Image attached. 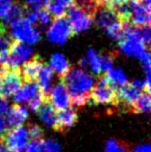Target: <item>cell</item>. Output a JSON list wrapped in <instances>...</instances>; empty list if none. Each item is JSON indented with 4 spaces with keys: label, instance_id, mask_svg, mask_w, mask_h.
Instances as JSON below:
<instances>
[{
    "label": "cell",
    "instance_id": "obj_1",
    "mask_svg": "<svg viewBox=\"0 0 151 152\" xmlns=\"http://www.w3.org/2000/svg\"><path fill=\"white\" fill-rule=\"evenodd\" d=\"M61 82L69 93L71 107L81 108L89 104V94L95 82L93 77L86 70L69 68V72L61 76Z\"/></svg>",
    "mask_w": 151,
    "mask_h": 152
},
{
    "label": "cell",
    "instance_id": "obj_2",
    "mask_svg": "<svg viewBox=\"0 0 151 152\" xmlns=\"http://www.w3.org/2000/svg\"><path fill=\"white\" fill-rule=\"evenodd\" d=\"M119 47L121 52L124 53L126 56L137 58H140L147 51L145 42L140 35L139 28L131 24L127 25L124 36L119 42Z\"/></svg>",
    "mask_w": 151,
    "mask_h": 152
},
{
    "label": "cell",
    "instance_id": "obj_3",
    "mask_svg": "<svg viewBox=\"0 0 151 152\" xmlns=\"http://www.w3.org/2000/svg\"><path fill=\"white\" fill-rule=\"evenodd\" d=\"M10 35L12 39L26 45L35 44L39 40L40 32L25 18L16 21L10 26Z\"/></svg>",
    "mask_w": 151,
    "mask_h": 152
},
{
    "label": "cell",
    "instance_id": "obj_4",
    "mask_svg": "<svg viewBox=\"0 0 151 152\" xmlns=\"http://www.w3.org/2000/svg\"><path fill=\"white\" fill-rule=\"evenodd\" d=\"M28 132L23 126L7 128L4 130L0 142L10 152H22L27 147Z\"/></svg>",
    "mask_w": 151,
    "mask_h": 152
},
{
    "label": "cell",
    "instance_id": "obj_5",
    "mask_svg": "<svg viewBox=\"0 0 151 152\" xmlns=\"http://www.w3.org/2000/svg\"><path fill=\"white\" fill-rule=\"evenodd\" d=\"M33 49L29 45L14 40L7 51L6 69H19L21 65L32 58Z\"/></svg>",
    "mask_w": 151,
    "mask_h": 152
},
{
    "label": "cell",
    "instance_id": "obj_6",
    "mask_svg": "<svg viewBox=\"0 0 151 152\" xmlns=\"http://www.w3.org/2000/svg\"><path fill=\"white\" fill-rule=\"evenodd\" d=\"M116 96V89L108 83L105 77L101 78L94 84L89 94L90 104H113Z\"/></svg>",
    "mask_w": 151,
    "mask_h": 152
},
{
    "label": "cell",
    "instance_id": "obj_7",
    "mask_svg": "<svg viewBox=\"0 0 151 152\" xmlns=\"http://www.w3.org/2000/svg\"><path fill=\"white\" fill-rule=\"evenodd\" d=\"M47 35H48L49 40L52 42L53 44H65L66 40L74 35V32L71 30L66 17L61 16L55 18V20L51 23L49 27Z\"/></svg>",
    "mask_w": 151,
    "mask_h": 152
},
{
    "label": "cell",
    "instance_id": "obj_8",
    "mask_svg": "<svg viewBox=\"0 0 151 152\" xmlns=\"http://www.w3.org/2000/svg\"><path fill=\"white\" fill-rule=\"evenodd\" d=\"M23 83L19 69H0V96L6 98L14 95Z\"/></svg>",
    "mask_w": 151,
    "mask_h": 152
},
{
    "label": "cell",
    "instance_id": "obj_9",
    "mask_svg": "<svg viewBox=\"0 0 151 152\" xmlns=\"http://www.w3.org/2000/svg\"><path fill=\"white\" fill-rule=\"evenodd\" d=\"M129 24L136 27L150 24V4L145 3L142 0H129Z\"/></svg>",
    "mask_w": 151,
    "mask_h": 152
},
{
    "label": "cell",
    "instance_id": "obj_10",
    "mask_svg": "<svg viewBox=\"0 0 151 152\" xmlns=\"http://www.w3.org/2000/svg\"><path fill=\"white\" fill-rule=\"evenodd\" d=\"M67 20L71 25V30L75 34L87 30L92 24L93 17L83 12L76 5H73L67 10Z\"/></svg>",
    "mask_w": 151,
    "mask_h": 152
},
{
    "label": "cell",
    "instance_id": "obj_11",
    "mask_svg": "<svg viewBox=\"0 0 151 152\" xmlns=\"http://www.w3.org/2000/svg\"><path fill=\"white\" fill-rule=\"evenodd\" d=\"M48 99L50 104L59 111L65 110L71 106V96L65 85L61 81L51 90Z\"/></svg>",
    "mask_w": 151,
    "mask_h": 152
},
{
    "label": "cell",
    "instance_id": "obj_12",
    "mask_svg": "<svg viewBox=\"0 0 151 152\" xmlns=\"http://www.w3.org/2000/svg\"><path fill=\"white\" fill-rule=\"evenodd\" d=\"M39 93V87L34 81L23 82L18 91L14 94V100L17 104H29Z\"/></svg>",
    "mask_w": 151,
    "mask_h": 152
},
{
    "label": "cell",
    "instance_id": "obj_13",
    "mask_svg": "<svg viewBox=\"0 0 151 152\" xmlns=\"http://www.w3.org/2000/svg\"><path fill=\"white\" fill-rule=\"evenodd\" d=\"M28 117V111L25 107L21 104H14L6 111V116L4 118L5 120V126L7 128H15L21 126Z\"/></svg>",
    "mask_w": 151,
    "mask_h": 152
},
{
    "label": "cell",
    "instance_id": "obj_14",
    "mask_svg": "<svg viewBox=\"0 0 151 152\" xmlns=\"http://www.w3.org/2000/svg\"><path fill=\"white\" fill-rule=\"evenodd\" d=\"M77 120H78V116L73 109L67 108L65 110H60L57 113L56 123L53 128L56 132H64L69 128H71L76 123Z\"/></svg>",
    "mask_w": 151,
    "mask_h": 152
},
{
    "label": "cell",
    "instance_id": "obj_15",
    "mask_svg": "<svg viewBox=\"0 0 151 152\" xmlns=\"http://www.w3.org/2000/svg\"><path fill=\"white\" fill-rule=\"evenodd\" d=\"M53 72L50 68V66L46 65V64H42V66L40 67L39 72L37 74L36 77V84L39 87V90L44 95L48 96L49 91L51 90V86H52V81H53Z\"/></svg>",
    "mask_w": 151,
    "mask_h": 152
},
{
    "label": "cell",
    "instance_id": "obj_16",
    "mask_svg": "<svg viewBox=\"0 0 151 152\" xmlns=\"http://www.w3.org/2000/svg\"><path fill=\"white\" fill-rule=\"evenodd\" d=\"M42 64H44V62L38 56L33 57L31 60L24 63L22 72H21L23 82H29V81H34L35 82L37 74L39 72L40 67L42 66Z\"/></svg>",
    "mask_w": 151,
    "mask_h": 152
},
{
    "label": "cell",
    "instance_id": "obj_17",
    "mask_svg": "<svg viewBox=\"0 0 151 152\" xmlns=\"http://www.w3.org/2000/svg\"><path fill=\"white\" fill-rule=\"evenodd\" d=\"M93 17H94V21L97 26L105 29L108 28L114 22L118 21V18L115 15V12L106 6H101L93 15Z\"/></svg>",
    "mask_w": 151,
    "mask_h": 152
},
{
    "label": "cell",
    "instance_id": "obj_18",
    "mask_svg": "<svg viewBox=\"0 0 151 152\" xmlns=\"http://www.w3.org/2000/svg\"><path fill=\"white\" fill-rule=\"evenodd\" d=\"M81 67H86L88 66L90 70L94 75L98 76L101 72V56L99 54L94 50V49H89L86 54V57H83L80 61Z\"/></svg>",
    "mask_w": 151,
    "mask_h": 152
},
{
    "label": "cell",
    "instance_id": "obj_19",
    "mask_svg": "<svg viewBox=\"0 0 151 152\" xmlns=\"http://www.w3.org/2000/svg\"><path fill=\"white\" fill-rule=\"evenodd\" d=\"M36 113H38L40 119L44 124H47L48 126H51V127H54L55 123H56L57 112L56 109L50 104L48 96L44 98V100L42 102V106L39 107Z\"/></svg>",
    "mask_w": 151,
    "mask_h": 152
},
{
    "label": "cell",
    "instance_id": "obj_20",
    "mask_svg": "<svg viewBox=\"0 0 151 152\" xmlns=\"http://www.w3.org/2000/svg\"><path fill=\"white\" fill-rule=\"evenodd\" d=\"M60 146L53 140H38L31 141L27 146V152H59Z\"/></svg>",
    "mask_w": 151,
    "mask_h": 152
},
{
    "label": "cell",
    "instance_id": "obj_21",
    "mask_svg": "<svg viewBox=\"0 0 151 152\" xmlns=\"http://www.w3.org/2000/svg\"><path fill=\"white\" fill-rule=\"evenodd\" d=\"M74 5V0H49L47 3V8L51 16L57 17L64 16L65 12Z\"/></svg>",
    "mask_w": 151,
    "mask_h": 152
},
{
    "label": "cell",
    "instance_id": "obj_22",
    "mask_svg": "<svg viewBox=\"0 0 151 152\" xmlns=\"http://www.w3.org/2000/svg\"><path fill=\"white\" fill-rule=\"evenodd\" d=\"M105 78L108 83L116 90L127 85V77L122 68H110L109 70H107V75Z\"/></svg>",
    "mask_w": 151,
    "mask_h": 152
},
{
    "label": "cell",
    "instance_id": "obj_23",
    "mask_svg": "<svg viewBox=\"0 0 151 152\" xmlns=\"http://www.w3.org/2000/svg\"><path fill=\"white\" fill-rule=\"evenodd\" d=\"M50 68L53 72H57L59 76H63L69 69V62L60 53H56L51 56Z\"/></svg>",
    "mask_w": 151,
    "mask_h": 152
},
{
    "label": "cell",
    "instance_id": "obj_24",
    "mask_svg": "<svg viewBox=\"0 0 151 152\" xmlns=\"http://www.w3.org/2000/svg\"><path fill=\"white\" fill-rule=\"evenodd\" d=\"M150 92L142 91L140 93L139 97L137 98L136 102L133 106L131 112L136 114L140 113H148L151 108V98H150Z\"/></svg>",
    "mask_w": 151,
    "mask_h": 152
},
{
    "label": "cell",
    "instance_id": "obj_25",
    "mask_svg": "<svg viewBox=\"0 0 151 152\" xmlns=\"http://www.w3.org/2000/svg\"><path fill=\"white\" fill-rule=\"evenodd\" d=\"M25 10H26V7L24 5H22L21 3H19V2L12 3V6L9 7V10L5 14V16L3 17L4 22L12 25L14 22L20 20V19H22L24 17Z\"/></svg>",
    "mask_w": 151,
    "mask_h": 152
},
{
    "label": "cell",
    "instance_id": "obj_26",
    "mask_svg": "<svg viewBox=\"0 0 151 152\" xmlns=\"http://www.w3.org/2000/svg\"><path fill=\"white\" fill-rule=\"evenodd\" d=\"M128 25V23H123L121 21H116L113 24L110 25L107 29V33L112 39L117 40V42H120L122 39V37L124 36L125 30H126V27Z\"/></svg>",
    "mask_w": 151,
    "mask_h": 152
},
{
    "label": "cell",
    "instance_id": "obj_27",
    "mask_svg": "<svg viewBox=\"0 0 151 152\" xmlns=\"http://www.w3.org/2000/svg\"><path fill=\"white\" fill-rule=\"evenodd\" d=\"M105 152H129V149L127 145L122 141L111 139L106 144Z\"/></svg>",
    "mask_w": 151,
    "mask_h": 152
},
{
    "label": "cell",
    "instance_id": "obj_28",
    "mask_svg": "<svg viewBox=\"0 0 151 152\" xmlns=\"http://www.w3.org/2000/svg\"><path fill=\"white\" fill-rule=\"evenodd\" d=\"M12 38L7 34L4 25L0 24V54L8 51L12 44Z\"/></svg>",
    "mask_w": 151,
    "mask_h": 152
},
{
    "label": "cell",
    "instance_id": "obj_29",
    "mask_svg": "<svg viewBox=\"0 0 151 152\" xmlns=\"http://www.w3.org/2000/svg\"><path fill=\"white\" fill-rule=\"evenodd\" d=\"M27 132H28V137L31 139V141L42 140V134H44L42 127H39L36 124H29Z\"/></svg>",
    "mask_w": 151,
    "mask_h": 152
},
{
    "label": "cell",
    "instance_id": "obj_30",
    "mask_svg": "<svg viewBox=\"0 0 151 152\" xmlns=\"http://www.w3.org/2000/svg\"><path fill=\"white\" fill-rule=\"evenodd\" d=\"M51 21H52L51 14L46 8H42L39 12V15H38L37 22H39V24L42 25V26L46 27V26H48L49 24H51Z\"/></svg>",
    "mask_w": 151,
    "mask_h": 152
},
{
    "label": "cell",
    "instance_id": "obj_31",
    "mask_svg": "<svg viewBox=\"0 0 151 152\" xmlns=\"http://www.w3.org/2000/svg\"><path fill=\"white\" fill-rule=\"evenodd\" d=\"M140 35H141L143 42H145L146 46H149L150 40H151V31H150V26L149 25H145L139 28Z\"/></svg>",
    "mask_w": 151,
    "mask_h": 152
},
{
    "label": "cell",
    "instance_id": "obj_32",
    "mask_svg": "<svg viewBox=\"0 0 151 152\" xmlns=\"http://www.w3.org/2000/svg\"><path fill=\"white\" fill-rule=\"evenodd\" d=\"M101 69L107 72L110 68L113 67V56L110 54H106L101 56Z\"/></svg>",
    "mask_w": 151,
    "mask_h": 152
},
{
    "label": "cell",
    "instance_id": "obj_33",
    "mask_svg": "<svg viewBox=\"0 0 151 152\" xmlns=\"http://www.w3.org/2000/svg\"><path fill=\"white\" fill-rule=\"evenodd\" d=\"M12 4V0H0V18L5 16Z\"/></svg>",
    "mask_w": 151,
    "mask_h": 152
},
{
    "label": "cell",
    "instance_id": "obj_34",
    "mask_svg": "<svg viewBox=\"0 0 151 152\" xmlns=\"http://www.w3.org/2000/svg\"><path fill=\"white\" fill-rule=\"evenodd\" d=\"M48 1L49 0H26V4L28 7H44Z\"/></svg>",
    "mask_w": 151,
    "mask_h": 152
},
{
    "label": "cell",
    "instance_id": "obj_35",
    "mask_svg": "<svg viewBox=\"0 0 151 152\" xmlns=\"http://www.w3.org/2000/svg\"><path fill=\"white\" fill-rule=\"evenodd\" d=\"M8 110V102L4 97L0 96V115L6 113V111Z\"/></svg>",
    "mask_w": 151,
    "mask_h": 152
},
{
    "label": "cell",
    "instance_id": "obj_36",
    "mask_svg": "<svg viewBox=\"0 0 151 152\" xmlns=\"http://www.w3.org/2000/svg\"><path fill=\"white\" fill-rule=\"evenodd\" d=\"M133 152H151V149L148 144L140 145V146H138L137 148L133 150Z\"/></svg>",
    "mask_w": 151,
    "mask_h": 152
},
{
    "label": "cell",
    "instance_id": "obj_37",
    "mask_svg": "<svg viewBox=\"0 0 151 152\" xmlns=\"http://www.w3.org/2000/svg\"><path fill=\"white\" fill-rule=\"evenodd\" d=\"M4 130H5V120H4V117L0 115V139H1Z\"/></svg>",
    "mask_w": 151,
    "mask_h": 152
},
{
    "label": "cell",
    "instance_id": "obj_38",
    "mask_svg": "<svg viewBox=\"0 0 151 152\" xmlns=\"http://www.w3.org/2000/svg\"><path fill=\"white\" fill-rule=\"evenodd\" d=\"M0 152H10V151H8L7 149L4 147V145L2 144L1 142H0Z\"/></svg>",
    "mask_w": 151,
    "mask_h": 152
},
{
    "label": "cell",
    "instance_id": "obj_39",
    "mask_svg": "<svg viewBox=\"0 0 151 152\" xmlns=\"http://www.w3.org/2000/svg\"><path fill=\"white\" fill-rule=\"evenodd\" d=\"M142 1H144L145 3H147V4H150V1H151V0H142Z\"/></svg>",
    "mask_w": 151,
    "mask_h": 152
}]
</instances>
